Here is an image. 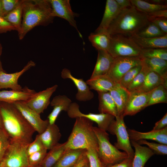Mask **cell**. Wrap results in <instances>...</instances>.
<instances>
[{
    "mask_svg": "<svg viewBox=\"0 0 167 167\" xmlns=\"http://www.w3.org/2000/svg\"><path fill=\"white\" fill-rule=\"evenodd\" d=\"M10 141L2 129L0 128V163L9 146Z\"/></svg>",
    "mask_w": 167,
    "mask_h": 167,
    "instance_id": "cell-44",
    "label": "cell"
},
{
    "mask_svg": "<svg viewBox=\"0 0 167 167\" xmlns=\"http://www.w3.org/2000/svg\"><path fill=\"white\" fill-rule=\"evenodd\" d=\"M0 128L3 129L2 122V118L0 114Z\"/></svg>",
    "mask_w": 167,
    "mask_h": 167,
    "instance_id": "cell-56",
    "label": "cell"
},
{
    "mask_svg": "<svg viewBox=\"0 0 167 167\" xmlns=\"http://www.w3.org/2000/svg\"><path fill=\"white\" fill-rule=\"evenodd\" d=\"M127 131L131 140L137 141L141 140L150 139L167 144V127L160 130H152L146 132L128 128L127 129Z\"/></svg>",
    "mask_w": 167,
    "mask_h": 167,
    "instance_id": "cell-17",
    "label": "cell"
},
{
    "mask_svg": "<svg viewBox=\"0 0 167 167\" xmlns=\"http://www.w3.org/2000/svg\"><path fill=\"white\" fill-rule=\"evenodd\" d=\"M147 2L149 3L159 5H167L166 0H151Z\"/></svg>",
    "mask_w": 167,
    "mask_h": 167,
    "instance_id": "cell-53",
    "label": "cell"
},
{
    "mask_svg": "<svg viewBox=\"0 0 167 167\" xmlns=\"http://www.w3.org/2000/svg\"><path fill=\"white\" fill-rule=\"evenodd\" d=\"M72 103L71 100L66 95H59L55 96L50 103L53 109L48 117L49 124L55 123L61 111L67 112Z\"/></svg>",
    "mask_w": 167,
    "mask_h": 167,
    "instance_id": "cell-21",
    "label": "cell"
},
{
    "mask_svg": "<svg viewBox=\"0 0 167 167\" xmlns=\"http://www.w3.org/2000/svg\"><path fill=\"white\" fill-rule=\"evenodd\" d=\"M137 142L139 144L147 145L154 153L157 155H166L167 145L161 143H156L148 142L146 140H141Z\"/></svg>",
    "mask_w": 167,
    "mask_h": 167,
    "instance_id": "cell-40",
    "label": "cell"
},
{
    "mask_svg": "<svg viewBox=\"0 0 167 167\" xmlns=\"http://www.w3.org/2000/svg\"><path fill=\"white\" fill-rule=\"evenodd\" d=\"M86 155L90 167H106L101 161L96 149L90 148L86 150Z\"/></svg>",
    "mask_w": 167,
    "mask_h": 167,
    "instance_id": "cell-41",
    "label": "cell"
},
{
    "mask_svg": "<svg viewBox=\"0 0 167 167\" xmlns=\"http://www.w3.org/2000/svg\"><path fill=\"white\" fill-rule=\"evenodd\" d=\"M58 86L55 85L45 90L36 92L30 99L25 101L31 109L39 114L43 113L50 103V99Z\"/></svg>",
    "mask_w": 167,
    "mask_h": 167,
    "instance_id": "cell-14",
    "label": "cell"
},
{
    "mask_svg": "<svg viewBox=\"0 0 167 167\" xmlns=\"http://www.w3.org/2000/svg\"><path fill=\"white\" fill-rule=\"evenodd\" d=\"M61 76L64 79H70L73 82L78 90L75 95V98L78 101H86L93 98L94 94L86 82L82 79H78L73 76L69 70L66 68L63 69Z\"/></svg>",
    "mask_w": 167,
    "mask_h": 167,
    "instance_id": "cell-15",
    "label": "cell"
},
{
    "mask_svg": "<svg viewBox=\"0 0 167 167\" xmlns=\"http://www.w3.org/2000/svg\"><path fill=\"white\" fill-rule=\"evenodd\" d=\"M133 157L128 156L121 162L106 167H132Z\"/></svg>",
    "mask_w": 167,
    "mask_h": 167,
    "instance_id": "cell-48",
    "label": "cell"
},
{
    "mask_svg": "<svg viewBox=\"0 0 167 167\" xmlns=\"http://www.w3.org/2000/svg\"><path fill=\"white\" fill-rule=\"evenodd\" d=\"M150 21L147 15L134 6L122 10L106 32L110 36L130 37L136 34Z\"/></svg>",
    "mask_w": 167,
    "mask_h": 167,
    "instance_id": "cell-3",
    "label": "cell"
},
{
    "mask_svg": "<svg viewBox=\"0 0 167 167\" xmlns=\"http://www.w3.org/2000/svg\"><path fill=\"white\" fill-rule=\"evenodd\" d=\"M111 36L108 51L114 58L125 57H140L142 49L130 37L121 35Z\"/></svg>",
    "mask_w": 167,
    "mask_h": 167,
    "instance_id": "cell-6",
    "label": "cell"
},
{
    "mask_svg": "<svg viewBox=\"0 0 167 167\" xmlns=\"http://www.w3.org/2000/svg\"><path fill=\"white\" fill-rule=\"evenodd\" d=\"M86 83L90 90L97 92H109L117 84L107 74L90 78Z\"/></svg>",
    "mask_w": 167,
    "mask_h": 167,
    "instance_id": "cell-23",
    "label": "cell"
},
{
    "mask_svg": "<svg viewBox=\"0 0 167 167\" xmlns=\"http://www.w3.org/2000/svg\"><path fill=\"white\" fill-rule=\"evenodd\" d=\"M47 150L44 148L29 156L28 161L29 165H39L45 158L47 153Z\"/></svg>",
    "mask_w": 167,
    "mask_h": 167,
    "instance_id": "cell-43",
    "label": "cell"
},
{
    "mask_svg": "<svg viewBox=\"0 0 167 167\" xmlns=\"http://www.w3.org/2000/svg\"><path fill=\"white\" fill-rule=\"evenodd\" d=\"M67 112L68 116L70 118H75L78 117L87 118L96 123L99 128L106 131H108L110 124L115 118L113 116L107 113H83L80 111L79 105L75 102L71 103Z\"/></svg>",
    "mask_w": 167,
    "mask_h": 167,
    "instance_id": "cell-10",
    "label": "cell"
},
{
    "mask_svg": "<svg viewBox=\"0 0 167 167\" xmlns=\"http://www.w3.org/2000/svg\"><path fill=\"white\" fill-rule=\"evenodd\" d=\"M111 36L106 32L92 33L88 39L92 45L97 50L108 51L110 43Z\"/></svg>",
    "mask_w": 167,
    "mask_h": 167,
    "instance_id": "cell-32",
    "label": "cell"
},
{
    "mask_svg": "<svg viewBox=\"0 0 167 167\" xmlns=\"http://www.w3.org/2000/svg\"><path fill=\"white\" fill-rule=\"evenodd\" d=\"M23 0L13 11L3 18L13 25L18 33L21 29L23 15Z\"/></svg>",
    "mask_w": 167,
    "mask_h": 167,
    "instance_id": "cell-33",
    "label": "cell"
},
{
    "mask_svg": "<svg viewBox=\"0 0 167 167\" xmlns=\"http://www.w3.org/2000/svg\"><path fill=\"white\" fill-rule=\"evenodd\" d=\"M22 1V0H1L2 17L13 11Z\"/></svg>",
    "mask_w": 167,
    "mask_h": 167,
    "instance_id": "cell-42",
    "label": "cell"
},
{
    "mask_svg": "<svg viewBox=\"0 0 167 167\" xmlns=\"http://www.w3.org/2000/svg\"><path fill=\"white\" fill-rule=\"evenodd\" d=\"M167 89L161 85L150 92L147 107L159 103H167Z\"/></svg>",
    "mask_w": 167,
    "mask_h": 167,
    "instance_id": "cell-35",
    "label": "cell"
},
{
    "mask_svg": "<svg viewBox=\"0 0 167 167\" xmlns=\"http://www.w3.org/2000/svg\"><path fill=\"white\" fill-rule=\"evenodd\" d=\"M140 57L158 58L167 60V48L142 49Z\"/></svg>",
    "mask_w": 167,
    "mask_h": 167,
    "instance_id": "cell-38",
    "label": "cell"
},
{
    "mask_svg": "<svg viewBox=\"0 0 167 167\" xmlns=\"http://www.w3.org/2000/svg\"><path fill=\"white\" fill-rule=\"evenodd\" d=\"M133 6L140 12L147 14L156 11L167 9V5H159L142 0H130Z\"/></svg>",
    "mask_w": 167,
    "mask_h": 167,
    "instance_id": "cell-34",
    "label": "cell"
},
{
    "mask_svg": "<svg viewBox=\"0 0 167 167\" xmlns=\"http://www.w3.org/2000/svg\"><path fill=\"white\" fill-rule=\"evenodd\" d=\"M115 1L122 10L132 6L130 0H115Z\"/></svg>",
    "mask_w": 167,
    "mask_h": 167,
    "instance_id": "cell-51",
    "label": "cell"
},
{
    "mask_svg": "<svg viewBox=\"0 0 167 167\" xmlns=\"http://www.w3.org/2000/svg\"><path fill=\"white\" fill-rule=\"evenodd\" d=\"M35 66V62L31 60L19 72L11 74H7L5 71L0 72V89L10 88L15 91L22 90L23 88L18 83L19 78L24 73Z\"/></svg>",
    "mask_w": 167,
    "mask_h": 167,
    "instance_id": "cell-16",
    "label": "cell"
},
{
    "mask_svg": "<svg viewBox=\"0 0 167 167\" xmlns=\"http://www.w3.org/2000/svg\"><path fill=\"white\" fill-rule=\"evenodd\" d=\"M36 92L34 90L25 86L20 91L13 90L0 91V102L13 103L16 101H26L30 99Z\"/></svg>",
    "mask_w": 167,
    "mask_h": 167,
    "instance_id": "cell-19",
    "label": "cell"
},
{
    "mask_svg": "<svg viewBox=\"0 0 167 167\" xmlns=\"http://www.w3.org/2000/svg\"><path fill=\"white\" fill-rule=\"evenodd\" d=\"M124 117L123 115H117L110 124L108 131L116 136L117 141L115 143V147L118 150L124 151L128 156L133 157L134 152L131 147Z\"/></svg>",
    "mask_w": 167,
    "mask_h": 167,
    "instance_id": "cell-8",
    "label": "cell"
},
{
    "mask_svg": "<svg viewBox=\"0 0 167 167\" xmlns=\"http://www.w3.org/2000/svg\"><path fill=\"white\" fill-rule=\"evenodd\" d=\"M82 167H90L88 161Z\"/></svg>",
    "mask_w": 167,
    "mask_h": 167,
    "instance_id": "cell-57",
    "label": "cell"
},
{
    "mask_svg": "<svg viewBox=\"0 0 167 167\" xmlns=\"http://www.w3.org/2000/svg\"><path fill=\"white\" fill-rule=\"evenodd\" d=\"M130 37L142 49L167 48V34L149 38L141 37L136 34Z\"/></svg>",
    "mask_w": 167,
    "mask_h": 167,
    "instance_id": "cell-24",
    "label": "cell"
},
{
    "mask_svg": "<svg viewBox=\"0 0 167 167\" xmlns=\"http://www.w3.org/2000/svg\"><path fill=\"white\" fill-rule=\"evenodd\" d=\"M0 114L3 129L10 141L32 142L35 131L13 103L0 102Z\"/></svg>",
    "mask_w": 167,
    "mask_h": 167,
    "instance_id": "cell-1",
    "label": "cell"
},
{
    "mask_svg": "<svg viewBox=\"0 0 167 167\" xmlns=\"http://www.w3.org/2000/svg\"><path fill=\"white\" fill-rule=\"evenodd\" d=\"M86 150L66 148L53 167H71L75 165Z\"/></svg>",
    "mask_w": 167,
    "mask_h": 167,
    "instance_id": "cell-27",
    "label": "cell"
},
{
    "mask_svg": "<svg viewBox=\"0 0 167 167\" xmlns=\"http://www.w3.org/2000/svg\"><path fill=\"white\" fill-rule=\"evenodd\" d=\"M44 148V145L38 134L36 135L34 141L28 144L27 149V155L28 156Z\"/></svg>",
    "mask_w": 167,
    "mask_h": 167,
    "instance_id": "cell-45",
    "label": "cell"
},
{
    "mask_svg": "<svg viewBox=\"0 0 167 167\" xmlns=\"http://www.w3.org/2000/svg\"><path fill=\"white\" fill-rule=\"evenodd\" d=\"M88 161L86 155V152L80 157L76 163L74 167H82Z\"/></svg>",
    "mask_w": 167,
    "mask_h": 167,
    "instance_id": "cell-52",
    "label": "cell"
},
{
    "mask_svg": "<svg viewBox=\"0 0 167 167\" xmlns=\"http://www.w3.org/2000/svg\"><path fill=\"white\" fill-rule=\"evenodd\" d=\"M135 34L141 37L149 38L160 37L166 34L156 24L150 21Z\"/></svg>",
    "mask_w": 167,
    "mask_h": 167,
    "instance_id": "cell-36",
    "label": "cell"
},
{
    "mask_svg": "<svg viewBox=\"0 0 167 167\" xmlns=\"http://www.w3.org/2000/svg\"><path fill=\"white\" fill-rule=\"evenodd\" d=\"M167 127V113L159 121L155 123L152 130H159Z\"/></svg>",
    "mask_w": 167,
    "mask_h": 167,
    "instance_id": "cell-50",
    "label": "cell"
},
{
    "mask_svg": "<svg viewBox=\"0 0 167 167\" xmlns=\"http://www.w3.org/2000/svg\"><path fill=\"white\" fill-rule=\"evenodd\" d=\"M13 103L39 134L46 130L49 124L48 119L42 120L40 114L30 108L24 101H19Z\"/></svg>",
    "mask_w": 167,
    "mask_h": 167,
    "instance_id": "cell-12",
    "label": "cell"
},
{
    "mask_svg": "<svg viewBox=\"0 0 167 167\" xmlns=\"http://www.w3.org/2000/svg\"><path fill=\"white\" fill-rule=\"evenodd\" d=\"M121 10L115 0H107L102 20L94 32H106L110 24Z\"/></svg>",
    "mask_w": 167,
    "mask_h": 167,
    "instance_id": "cell-18",
    "label": "cell"
},
{
    "mask_svg": "<svg viewBox=\"0 0 167 167\" xmlns=\"http://www.w3.org/2000/svg\"><path fill=\"white\" fill-rule=\"evenodd\" d=\"M130 92L124 110V117L135 114L147 107L150 92L135 91Z\"/></svg>",
    "mask_w": 167,
    "mask_h": 167,
    "instance_id": "cell-13",
    "label": "cell"
},
{
    "mask_svg": "<svg viewBox=\"0 0 167 167\" xmlns=\"http://www.w3.org/2000/svg\"><path fill=\"white\" fill-rule=\"evenodd\" d=\"M161 85L167 88V78L164 77L157 73L150 71L147 74L142 85L136 91L149 92Z\"/></svg>",
    "mask_w": 167,
    "mask_h": 167,
    "instance_id": "cell-26",
    "label": "cell"
},
{
    "mask_svg": "<svg viewBox=\"0 0 167 167\" xmlns=\"http://www.w3.org/2000/svg\"><path fill=\"white\" fill-rule=\"evenodd\" d=\"M96 62L90 78L107 75L114 60L107 51L99 50Z\"/></svg>",
    "mask_w": 167,
    "mask_h": 167,
    "instance_id": "cell-20",
    "label": "cell"
},
{
    "mask_svg": "<svg viewBox=\"0 0 167 167\" xmlns=\"http://www.w3.org/2000/svg\"><path fill=\"white\" fill-rule=\"evenodd\" d=\"M66 149L65 142L62 143H58L47 153L42 162L39 165L40 166L53 167L62 155Z\"/></svg>",
    "mask_w": 167,
    "mask_h": 167,
    "instance_id": "cell-30",
    "label": "cell"
},
{
    "mask_svg": "<svg viewBox=\"0 0 167 167\" xmlns=\"http://www.w3.org/2000/svg\"><path fill=\"white\" fill-rule=\"evenodd\" d=\"M142 62L150 71L167 78V61L158 58H141Z\"/></svg>",
    "mask_w": 167,
    "mask_h": 167,
    "instance_id": "cell-31",
    "label": "cell"
},
{
    "mask_svg": "<svg viewBox=\"0 0 167 167\" xmlns=\"http://www.w3.org/2000/svg\"><path fill=\"white\" fill-rule=\"evenodd\" d=\"M45 148L50 150L56 145L61 137L59 129L57 125L50 124L41 134H38Z\"/></svg>",
    "mask_w": 167,
    "mask_h": 167,
    "instance_id": "cell-22",
    "label": "cell"
},
{
    "mask_svg": "<svg viewBox=\"0 0 167 167\" xmlns=\"http://www.w3.org/2000/svg\"><path fill=\"white\" fill-rule=\"evenodd\" d=\"M116 105L118 115H123L124 110L130 92L119 84L109 92Z\"/></svg>",
    "mask_w": 167,
    "mask_h": 167,
    "instance_id": "cell-28",
    "label": "cell"
},
{
    "mask_svg": "<svg viewBox=\"0 0 167 167\" xmlns=\"http://www.w3.org/2000/svg\"><path fill=\"white\" fill-rule=\"evenodd\" d=\"M0 17H2V5L1 0H0Z\"/></svg>",
    "mask_w": 167,
    "mask_h": 167,
    "instance_id": "cell-55",
    "label": "cell"
},
{
    "mask_svg": "<svg viewBox=\"0 0 167 167\" xmlns=\"http://www.w3.org/2000/svg\"><path fill=\"white\" fill-rule=\"evenodd\" d=\"M98 110L100 113H107L116 117L118 115L115 103L109 92H98Z\"/></svg>",
    "mask_w": 167,
    "mask_h": 167,
    "instance_id": "cell-29",
    "label": "cell"
},
{
    "mask_svg": "<svg viewBox=\"0 0 167 167\" xmlns=\"http://www.w3.org/2000/svg\"><path fill=\"white\" fill-rule=\"evenodd\" d=\"M12 30H16L15 28L3 17H0V34Z\"/></svg>",
    "mask_w": 167,
    "mask_h": 167,
    "instance_id": "cell-47",
    "label": "cell"
},
{
    "mask_svg": "<svg viewBox=\"0 0 167 167\" xmlns=\"http://www.w3.org/2000/svg\"><path fill=\"white\" fill-rule=\"evenodd\" d=\"M75 118L72 131L65 142L66 148H92L97 151L98 143L93 130V122L84 117Z\"/></svg>",
    "mask_w": 167,
    "mask_h": 167,
    "instance_id": "cell-4",
    "label": "cell"
},
{
    "mask_svg": "<svg viewBox=\"0 0 167 167\" xmlns=\"http://www.w3.org/2000/svg\"><path fill=\"white\" fill-rule=\"evenodd\" d=\"M75 165H73V166H71V167H75Z\"/></svg>",
    "mask_w": 167,
    "mask_h": 167,
    "instance_id": "cell-59",
    "label": "cell"
},
{
    "mask_svg": "<svg viewBox=\"0 0 167 167\" xmlns=\"http://www.w3.org/2000/svg\"><path fill=\"white\" fill-rule=\"evenodd\" d=\"M2 46L0 42V56L2 54ZM2 71H5L2 68V63L0 60V72Z\"/></svg>",
    "mask_w": 167,
    "mask_h": 167,
    "instance_id": "cell-54",
    "label": "cell"
},
{
    "mask_svg": "<svg viewBox=\"0 0 167 167\" xmlns=\"http://www.w3.org/2000/svg\"><path fill=\"white\" fill-rule=\"evenodd\" d=\"M131 143L135 149L132 167H144L148 161L155 154L148 147L142 146L136 141L131 140Z\"/></svg>",
    "mask_w": 167,
    "mask_h": 167,
    "instance_id": "cell-25",
    "label": "cell"
},
{
    "mask_svg": "<svg viewBox=\"0 0 167 167\" xmlns=\"http://www.w3.org/2000/svg\"><path fill=\"white\" fill-rule=\"evenodd\" d=\"M28 144L10 141L0 163V167H28L29 164L27 149Z\"/></svg>",
    "mask_w": 167,
    "mask_h": 167,
    "instance_id": "cell-7",
    "label": "cell"
},
{
    "mask_svg": "<svg viewBox=\"0 0 167 167\" xmlns=\"http://www.w3.org/2000/svg\"><path fill=\"white\" fill-rule=\"evenodd\" d=\"M28 167H40L39 165L38 166H30L29 165Z\"/></svg>",
    "mask_w": 167,
    "mask_h": 167,
    "instance_id": "cell-58",
    "label": "cell"
},
{
    "mask_svg": "<svg viewBox=\"0 0 167 167\" xmlns=\"http://www.w3.org/2000/svg\"><path fill=\"white\" fill-rule=\"evenodd\" d=\"M142 67L141 64L135 66L130 69L122 77L119 84L122 87L127 89Z\"/></svg>",
    "mask_w": 167,
    "mask_h": 167,
    "instance_id": "cell-39",
    "label": "cell"
},
{
    "mask_svg": "<svg viewBox=\"0 0 167 167\" xmlns=\"http://www.w3.org/2000/svg\"><path fill=\"white\" fill-rule=\"evenodd\" d=\"M53 16L65 19L77 31L79 36L83 38L81 34L78 30L75 17L79 14L72 10L69 0H49Z\"/></svg>",
    "mask_w": 167,
    "mask_h": 167,
    "instance_id": "cell-11",
    "label": "cell"
},
{
    "mask_svg": "<svg viewBox=\"0 0 167 167\" xmlns=\"http://www.w3.org/2000/svg\"><path fill=\"white\" fill-rule=\"evenodd\" d=\"M150 21L156 24L165 34H167V19L164 18L150 19Z\"/></svg>",
    "mask_w": 167,
    "mask_h": 167,
    "instance_id": "cell-46",
    "label": "cell"
},
{
    "mask_svg": "<svg viewBox=\"0 0 167 167\" xmlns=\"http://www.w3.org/2000/svg\"><path fill=\"white\" fill-rule=\"evenodd\" d=\"M150 19L156 18H167V9L156 11L146 14Z\"/></svg>",
    "mask_w": 167,
    "mask_h": 167,
    "instance_id": "cell-49",
    "label": "cell"
},
{
    "mask_svg": "<svg viewBox=\"0 0 167 167\" xmlns=\"http://www.w3.org/2000/svg\"><path fill=\"white\" fill-rule=\"evenodd\" d=\"M139 57H118L113 61L107 75L117 84L123 76L132 67L142 64Z\"/></svg>",
    "mask_w": 167,
    "mask_h": 167,
    "instance_id": "cell-9",
    "label": "cell"
},
{
    "mask_svg": "<svg viewBox=\"0 0 167 167\" xmlns=\"http://www.w3.org/2000/svg\"><path fill=\"white\" fill-rule=\"evenodd\" d=\"M23 5L21 29L18 33L20 40L35 27L52 23L54 18L49 0H23Z\"/></svg>",
    "mask_w": 167,
    "mask_h": 167,
    "instance_id": "cell-2",
    "label": "cell"
},
{
    "mask_svg": "<svg viewBox=\"0 0 167 167\" xmlns=\"http://www.w3.org/2000/svg\"><path fill=\"white\" fill-rule=\"evenodd\" d=\"M142 67L140 71L127 88L130 92L138 89L143 83L148 73L150 71L142 62Z\"/></svg>",
    "mask_w": 167,
    "mask_h": 167,
    "instance_id": "cell-37",
    "label": "cell"
},
{
    "mask_svg": "<svg viewBox=\"0 0 167 167\" xmlns=\"http://www.w3.org/2000/svg\"><path fill=\"white\" fill-rule=\"evenodd\" d=\"M98 143L97 151L101 162L106 166L119 162L128 156L125 152L120 151L109 140L106 131L93 126Z\"/></svg>",
    "mask_w": 167,
    "mask_h": 167,
    "instance_id": "cell-5",
    "label": "cell"
}]
</instances>
